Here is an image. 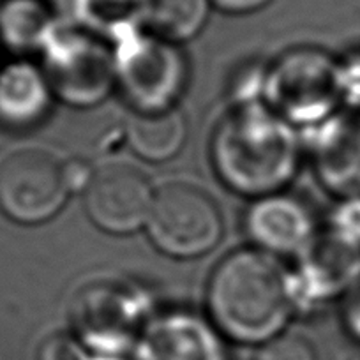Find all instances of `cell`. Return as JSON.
Returning a JSON list of instances; mask_svg holds the SVG:
<instances>
[{"mask_svg": "<svg viewBox=\"0 0 360 360\" xmlns=\"http://www.w3.org/2000/svg\"><path fill=\"white\" fill-rule=\"evenodd\" d=\"M295 304L292 276L266 251H237L212 274L209 307L217 327L240 342L278 338Z\"/></svg>", "mask_w": 360, "mask_h": 360, "instance_id": "1", "label": "cell"}, {"mask_svg": "<svg viewBox=\"0 0 360 360\" xmlns=\"http://www.w3.org/2000/svg\"><path fill=\"white\" fill-rule=\"evenodd\" d=\"M214 165L242 195L269 196L293 175L297 140L292 127L259 106L228 115L214 136Z\"/></svg>", "mask_w": 360, "mask_h": 360, "instance_id": "2", "label": "cell"}, {"mask_svg": "<svg viewBox=\"0 0 360 360\" xmlns=\"http://www.w3.org/2000/svg\"><path fill=\"white\" fill-rule=\"evenodd\" d=\"M72 168L53 150L23 147L0 161V212L20 224L53 217L68 200Z\"/></svg>", "mask_w": 360, "mask_h": 360, "instance_id": "3", "label": "cell"}, {"mask_svg": "<svg viewBox=\"0 0 360 360\" xmlns=\"http://www.w3.org/2000/svg\"><path fill=\"white\" fill-rule=\"evenodd\" d=\"M147 226L166 255L193 258L219 242L223 217L205 189L188 180H172L155 191Z\"/></svg>", "mask_w": 360, "mask_h": 360, "instance_id": "4", "label": "cell"}, {"mask_svg": "<svg viewBox=\"0 0 360 360\" xmlns=\"http://www.w3.org/2000/svg\"><path fill=\"white\" fill-rule=\"evenodd\" d=\"M115 79L140 113L168 112L184 86V58L169 41L131 34L117 43Z\"/></svg>", "mask_w": 360, "mask_h": 360, "instance_id": "5", "label": "cell"}, {"mask_svg": "<svg viewBox=\"0 0 360 360\" xmlns=\"http://www.w3.org/2000/svg\"><path fill=\"white\" fill-rule=\"evenodd\" d=\"M338 65L327 53L295 50L283 55L265 78V92L274 108L293 122L328 119L339 94Z\"/></svg>", "mask_w": 360, "mask_h": 360, "instance_id": "6", "label": "cell"}, {"mask_svg": "<svg viewBox=\"0 0 360 360\" xmlns=\"http://www.w3.org/2000/svg\"><path fill=\"white\" fill-rule=\"evenodd\" d=\"M51 89L72 105H94L115 82V58L96 39L75 30L51 29L43 44Z\"/></svg>", "mask_w": 360, "mask_h": 360, "instance_id": "7", "label": "cell"}, {"mask_svg": "<svg viewBox=\"0 0 360 360\" xmlns=\"http://www.w3.org/2000/svg\"><path fill=\"white\" fill-rule=\"evenodd\" d=\"M155 193L147 173L131 161H108L89 179L86 212L110 233H129L147 224Z\"/></svg>", "mask_w": 360, "mask_h": 360, "instance_id": "8", "label": "cell"}, {"mask_svg": "<svg viewBox=\"0 0 360 360\" xmlns=\"http://www.w3.org/2000/svg\"><path fill=\"white\" fill-rule=\"evenodd\" d=\"M313 152L325 188L342 198L360 196V112L325 119L313 138Z\"/></svg>", "mask_w": 360, "mask_h": 360, "instance_id": "9", "label": "cell"}, {"mask_svg": "<svg viewBox=\"0 0 360 360\" xmlns=\"http://www.w3.org/2000/svg\"><path fill=\"white\" fill-rule=\"evenodd\" d=\"M249 235L270 252H304L314 242L309 210L290 196L259 198L245 217Z\"/></svg>", "mask_w": 360, "mask_h": 360, "instance_id": "10", "label": "cell"}, {"mask_svg": "<svg viewBox=\"0 0 360 360\" xmlns=\"http://www.w3.org/2000/svg\"><path fill=\"white\" fill-rule=\"evenodd\" d=\"M360 274V252L328 235L325 240H314L304 251L302 270L292 278L295 300L304 302L334 297L352 285Z\"/></svg>", "mask_w": 360, "mask_h": 360, "instance_id": "11", "label": "cell"}, {"mask_svg": "<svg viewBox=\"0 0 360 360\" xmlns=\"http://www.w3.org/2000/svg\"><path fill=\"white\" fill-rule=\"evenodd\" d=\"M138 360H224V355L221 342L202 321L172 316L145 332Z\"/></svg>", "mask_w": 360, "mask_h": 360, "instance_id": "12", "label": "cell"}, {"mask_svg": "<svg viewBox=\"0 0 360 360\" xmlns=\"http://www.w3.org/2000/svg\"><path fill=\"white\" fill-rule=\"evenodd\" d=\"M50 103L46 76L29 64L9 65L0 75V119L25 126L39 119Z\"/></svg>", "mask_w": 360, "mask_h": 360, "instance_id": "13", "label": "cell"}, {"mask_svg": "<svg viewBox=\"0 0 360 360\" xmlns=\"http://www.w3.org/2000/svg\"><path fill=\"white\" fill-rule=\"evenodd\" d=\"M186 138L184 119L175 112L136 113L127 124V141L136 154L150 161L175 155Z\"/></svg>", "mask_w": 360, "mask_h": 360, "instance_id": "14", "label": "cell"}, {"mask_svg": "<svg viewBox=\"0 0 360 360\" xmlns=\"http://www.w3.org/2000/svg\"><path fill=\"white\" fill-rule=\"evenodd\" d=\"M83 27L119 43L147 22L150 0H72Z\"/></svg>", "mask_w": 360, "mask_h": 360, "instance_id": "15", "label": "cell"}, {"mask_svg": "<svg viewBox=\"0 0 360 360\" xmlns=\"http://www.w3.org/2000/svg\"><path fill=\"white\" fill-rule=\"evenodd\" d=\"M210 6L212 0H150L147 23L161 39L188 41L205 25Z\"/></svg>", "mask_w": 360, "mask_h": 360, "instance_id": "16", "label": "cell"}, {"mask_svg": "<svg viewBox=\"0 0 360 360\" xmlns=\"http://www.w3.org/2000/svg\"><path fill=\"white\" fill-rule=\"evenodd\" d=\"M53 23L39 0H9L0 9V34L20 50L43 46Z\"/></svg>", "mask_w": 360, "mask_h": 360, "instance_id": "17", "label": "cell"}, {"mask_svg": "<svg viewBox=\"0 0 360 360\" xmlns=\"http://www.w3.org/2000/svg\"><path fill=\"white\" fill-rule=\"evenodd\" d=\"M330 235L360 252V196L342 198L332 214Z\"/></svg>", "mask_w": 360, "mask_h": 360, "instance_id": "18", "label": "cell"}, {"mask_svg": "<svg viewBox=\"0 0 360 360\" xmlns=\"http://www.w3.org/2000/svg\"><path fill=\"white\" fill-rule=\"evenodd\" d=\"M256 360H316L309 342L300 335L279 334L259 348Z\"/></svg>", "mask_w": 360, "mask_h": 360, "instance_id": "19", "label": "cell"}, {"mask_svg": "<svg viewBox=\"0 0 360 360\" xmlns=\"http://www.w3.org/2000/svg\"><path fill=\"white\" fill-rule=\"evenodd\" d=\"M338 82L341 98L360 110V51L352 53L338 65Z\"/></svg>", "mask_w": 360, "mask_h": 360, "instance_id": "20", "label": "cell"}, {"mask_svg": "<svg viewBox=\"0 0 360 360\" xmlns=\"http://www.w3.org/2000/svg\"><path fill=\"white\" fill-rule=\"evenodd\" d=\"M37 360H90L82 346L65 334L50 335L39 346Z\"/></svg>", "mask_w": 360, "mask_h": 360, "instance_id": "21", "label": "cell"}, {"mask_svg": "<svg viewBox=\"0 0 360 360\" xmlns=\"http://www.w3.org/2000/svg\"><path fill=\"white\" fill-rule=\"evenodd\" d=\"M269 2L270 0H212V6L231 15H245V13L258 11Z\"/></svg>", "mask_w": 360, "mask_h": 360, "instance_id": "22", "label": "cell"}, {"mask_svg": "<svg viewBox=\"0 0 360 360\" xmlns=\"http://www.w3.org/2000/svg\"><path fill=\"white\" fill-rule=\"evenodd\" d=\"M345 318L349 334H352L356 341H360V295L355 297V299L348 304Z\"/></svg>", "mask_w": 360, "mask_h": 360, "instance_id": "23", "label": "cell"}, {"mask_svg": "<svg viewBox=\"0 0 360 360\" xmlns=\"http://www.w3.org/2000/svg\"><path fill=\"white\" fill-rule=\"evenodd\" d=\"M90 360H120L119 356H101V355H98V356H90Z\"/></svg>", "mask_w": 360, "mask_h": 360, "instance_id": "24", "label": "cell"}]
</instances>
